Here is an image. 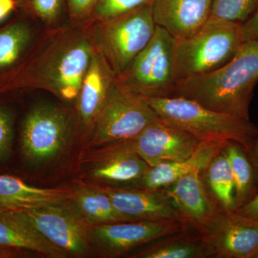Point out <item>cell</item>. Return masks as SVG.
<instances>
[{"instance_id":"6da1fadb","label":"cell","mask_w":258,"mask_h":258,"mask_svg":"<svg viewBox=\"0 0 258 258\" xmlns=\"http://www.w3.org/2000/svg\"><path fill=\"white\" fill-rule=\"evenodd\" d=\"M257 81L258 41L249 40L219 69L177 81L171 97H181L212 111L249 119V104Z\"/></svg>"},{"instance_id":"7a4b0ae2","label":"cell","mask_w":258,"mask_h":258,"mask_svg":"<svg viewBox=\"0 0 258 258\" xmlns=\"http://www.w3.org/2000/svg\"><path fill=\"white\" fill-rule=\"evenodd\" d=\"M142 96L161 119L200 142H235L246 151L258 137L257 127L249 119L212 111L181 97Z\"/></svg>"},{"instance_id":"3957f363","label":"cell","mask_w":258,"mask_h":258,"mask_svg":"<svg viewBox=\"0 0 258 258\" xmlns=\"http://www.w3.org/2000/svg\"><path fill=\"white\" fill-rule=\"evenodd\" d=\"M244 40L241 24L211 18L196 33L176 40L177 81L215 71L232 60Z\"/></svg>"},{"instance_id":"277c9868","label":"cell","mask_w":258,"mask_h":258,"mask_svg":"<svg viewBox=\"0 0 258 258\" xmlns=\"http://www.w3.org/2000/svg\"><path fill=\"white\" fill-rule=\"evenodd\" d=\"M152 4L103 22H96L91 39L117 79L125 74L154 36Z\"/></svg>"},{"instance_id":"5b68a950","label":"cell","mask_w":258,"mask_h":258,"mask_svg":"<svg viewBox=\"0 0 258 258\" xmlns=\"http://www.w3.org/2000/svg\"><path fill=\"white\" fill-rule=\"evenodd\" d=\"M176 39L156 27L152 40L118 81L130 91L147 97H171L176 83Z\"/></svg>"},{"instance_id":"8992f818","label":"cell","mask_w":258,"mask_h":258,"mask_svg":"<svg viewBox=\"0 0 258 258\" xmlns=\"http://www.w3.org/2000/svg\"><path fill=\"white\" fill-rule=\"evenodd\" d=\"M95 50L91 36L69 35L57 40L39 72V86L64 101H77Z\"/></svg>"},{"instance_id":"52a82bcc","label":"cell","mask_w":258,"mask_h":258,"mask_svg":"<svg viewBox=\"0 0 258 258\" xmlns=\"http://www.w3.org/2000/svg\"><path fill=\"white\" fill-rule=\"evenodd\" d=\"M159 118L143 97L118 81L97 117L93 142L102 144L132 140Z\"/></svg>"},{"instance_id":"ba28073f","label":"cell","mask_w":258,"mask_h":258,"mask_svg":"<svg viewBox=\"0 0 258 258\" xmlns=\"http://www.w3.org/2000/svg\"><path fill=\"white\" fill-rule=\"evenodd\" d=\"M184 230L179 220H137L89 225L91 243L98 246L103 255L112 257Z\"/></svg>"},{"instance_id":"9c48e42d","label":"cell","mask_w":258,"mask_h":258,"mask_svg":"<svg viewBox=\"0 0 258 258\" xmlns=\"http://www.w3.org/2000/svg\"><path fill=\"white\" fill-rule=\"evenodd\" d=\"M62 203L18 211L49 242L66 254L86 256L91 249L89 225Z\"/></svg>"},{"instance_id":"30bf717a","label":"cell","mask_w":258,"mask_h":258,"mask_svg":"<svg viewBox=\"0 0 258 258\" xmlns=\"http://www.w3.org/2000/svg\"><path fill=\"white\" fill-rule=\"evenodd\" d=\"M69 132V117L60 108L47 104L35 106L22 127L24 155L37 164L50 160L66 145Z\"/></svg>"},{"instance_id":"8fae6325","label":"cell","mask_w":258,"mask_h":258,"mask_svg":"<svg viewBox=\"0 0 258 258\" xmlns=\"http://www.w3.org/2000/svg\"><path fill=\"white\" fill-rule=\"evenodd\" d=\"M208 257L255 258L258 253V221L237 212H222L203 236Z\"/></svg>"},{"instance_id":"7c38bea8","label":"cell","mask_w":258,"mask_h":258,"mask_svg":"<svg viewBox=\"0 0 258 258\" xmlns=\"http://www.w3.org/2000/svg\"><path fill=\"white\" fill-rule=\"evenodd\" d=\"M200 169L164 188L175 203L179 221L186 230L206 235L221 214L204 184Z\"/></svg>"},{"instance_id":"4fadbf2b","label":"cell","mask_w":258,"mask_h":258,"mask_svg":"<svg viewBox=\"0 0 258 258\" xmlns=\"http://www.w3.org/2000/svg\"><path fill=\"white\" fill-rule=\"evenodd\" d=\"M132 142L134 150L149 166L187 159L202 143L191 134L160 118L146 127Z\"/></svg>"},{"instance_id":"5bb4252c","label":"cell","mask_w":258,"mask_h":258,"mask_svg":"<svg viewBox=\"0 0 258 258\" xmlns=\"http://www.w3.org/2000/svg\"><path fill=\"white\" fill-rule=\"evenodd\" d=\"M117 211L131 221L179 220L174 200L164 189L145 187L102 188Z\"/></svg>"},{"instance_id":"9a60e30c","label":"cell","mask_w":258,"mask_h":258,"mask_svg":"<svg viewBox=\"0 0 258 258\" xmlns=\"http://www.w3.org/2000/svg\"><path fill=\"white\" fill-rule=\"evenodd\" d=\"M156 25L176 40L196 33L211 18L212 0H153Z\"/></svg>"},{"instance_id":"2e32d148","label":"cell","mask_w":258,"mask_h":258,"mask_svg":"<svg viewBox=\"0 0 258 258\" xmlns=\"http://www.w3.org/2000/svg\"><path fill=\"white\" fill-rule=\"evenodd\" d=\"M149 167L134 150L132 140L122 141L107 152L93 176L118 187H141Z\"/></svg>"},{"instance_id":"e0dca14e","label":"cell","mask_w":258,"mask_h":258,"mask_svg":"<svg viewBox=\"0 0 258 258\" xmlns=\"http://www.w3.org/2000/svg\"><path fill=\"white\" fill-rule=\"evenodd\" d=\"M116 82L113 70L96 48L76 101L84 124L96 121Z\"/></svg>"},{"instance_id":"ac0fdd59","label":"cell","mask_w":258,"mask_h":258,"mask_svg":"<svg viewBox=\"0 0 258 258\" xmlns=\"http://www.w3.org/2000/svg\"><path fill=\"white\" fill-rule=\"evenodd\" d=\"M0 247L28 249L45 257L67 254L49 242L18 211H0Z\"/></svg>"},{"instance_id":"d6986e66","label":"cell","mask_w":258,"mask_h":258,"mask_svg":"<svg viewBox=\"0 0 258 258\" xmlns=\"http://www.w3.org/2000/svg\"><path fill=\"white\" fill-rule=\"evenodd\" d=\"M227 142H202L192 155L187 159L149 166L142 179L141 187L164 189L194 171L203 170L225 147Z\"/></svg>"},{"instance_id":"ffe728a7","label":"cell","mask_w":258,"mask_h":258,"mask_svg":"<svg viewBox=\"0 0 258 258\" xmlns=\"http://www.w3.org/2000/svg\"><path fill=\"white\" fill-rule=\"evenodd\" d=\"M71 197L69 189L37 188L18 178L0 175V205L7 210L20 211L57 205Z\"/></svg>"},{"instance_id":"44dd1931","label":"cell","mask_w":258,"mask_h":258,"mask_svg":"<svg viewBox=\"0 0 258 258\" xmlns=\"http://www.w3.org/2000/svg\"><path fill=\"white\" fill-rule=\"evenodd\" d=\"M133 258H209L203 237L184 230L151 242Z\"/></svg>"},{"instance_id":"7402d4cb","label":"cell","mask_w":258,"mask_h":258,"mask_svg":"<svg viewBox=\"0 0 258 258\" xmlns=\"http://www.w3.org/2000/svg\"><path fill=\"white\" fill-rule=\"evenodd\" d=\"M201 176L218 208L222 212L235 211L233 176L225 147L204 168Z\"/></svg>"},{"instance_id":"603a6c76","label":"cell","mask_w":258,"mask_h":258,"mask_svg":"<svg viewBox=\"0 0 258 258\" xmlns=\"http://www.w3.org/2000/svg\"><path fill=\"white\" fill-rule=\"evenodd\" d=\"M71 198V209L88 225L131 221L117 211L103 189L80 190Z\"/></svg>"},{"instance_id":"cb8c5ba5","label":"cell","mask_w":258,"mask_h":258,"mask_svg":"<svg viewBox=\"0 0 258 258\" xmlns=\"http://www.w3.org/2000/svg\"><path fill=\"white\" fill-rule=\"evenodd\" d=\"M225 151L233 176L234 198L237 210L257 192V180L252 163L242 145L235 142H228Z\"/></svg>"},{"instance_id":"d4e9b609","label":"cell","mask_w":258,"mask_h":258,"mask_svg":"<svg viewBox=\"0 0 258 258\" xmlns=\"http://www.w3.org/2000/svg\"><path fill=\"white\" fill-rule=\"evenodd\" d=\"M28 22L19 20L0 30V74L11 69L26 53L33 39Z\"/></svg>"},{"instance_id":"484cf974","label":"cell","mask_w":258,"mask_h":258,"mask_svg":"<svg viewBox=\"0 0 258 258\" xmlns=\"http://www.w3.org/2000/svg\"><path fill=\"white\" fill-rule=\"evenodd\" d=\"M258 8V0H212L211 18L243 25Z\"/></svg>"},{"instance_id":"4316f807","label":"cell","mask_w":258,"mask_h":258,"mask_svg":"<svg viewBox=\"0 0 258 258\" xmlns=\"http://www.w3.org/2000/svg\"><path fill=\"white\" fill-rule=\"evenodd\" d=\"M17 8L36 17L47 25L58 23L68 13L66 0H17Z\"/></svg>"},{"instance_id":"83f0119b","label":"cell","mask_w":258,"mask_h":258,"mask_svg":"<svg viewBox=\"0 0 258 258\" xmlns=\"http://www.w3.org/2000/svg\"><path fill=\"white\" fill-rule=\"evenodd\" d=\"M153 0H98L91 17L96 22H103L128 14L152 4Z\"/></svg>"},{"instance_id":"f1b7e54d","label":"cell","mask_w":258,"mask_h":258,"mask_svg":"<svg viewBox=\"0 0 258 258\" xmlns=\"http://www.w3.org/2000/svg\"><path fill=\"white\" fill-rule=\"evenodd\" d=\"M13 139V115L4 107H0V159L10 154Z\"/></svg>"},{"instance_id":"f546056e","label":"cell","mask_w":258,"mask_h":258,"mask_svg":"<svg viewBox=\"0 0 258 258\" xmlns=\"http://www.w3.org/2000/svg\"><path fill=\"white\" fill-rule=\"evenodd\" d=\"M68 13L74 20H81L91 17L98 0H66Z\"/></svg>"},{"instance_id":"4dcf8cb0","label":"cell","mask_w":258,"mask_h":258,"mask_svg":"<svg viewBox=\"0 0 258 258\" xmlns=\"http://www.w3.org/2000/svg\"><path fill=\"white\" fill-rule=\"evenodd\" d=\"M244 40L258 41V8L250 18L242 25Z\"/></svg>"},{"instance_id":"1f68e13d","label":"cell","mask_w":258,"mask_h":258,"mask_svg":"<svg viewBox=\"0 0 258 258\" xmlns=\"http://www.w3.org/2000/svg\"><path fill=\"white\" fill-rule=\"evenodd\" d=\"M237 213L258 221V191L249 202L235 210Z\"/></svg>"},{"instance_id":"d6a6232c","label":"cell","mask_w":258,"mask_h":258,"mask_svg":"<svg viewBox=\"0 0 258 258\" xmlns=\"http://www.w3.org/2000/svg\"><path fill=\"white\" fill-rule=\"evenodd\" d=\"M246 153L253 166L258 186V137L254 139L248 149L246 150Z\"/></svg>"},{"instance_id":"836d02e7","label":"cell","mask_w":258,"mask_h":258,"mask_svg":"<svg viewBox=\"0 0 258 258\" xmlns=\"http://www.w3.org/2000/svg\"><path fill=\"white\" fill-rule=\"evenodd\" d=\"M17 8V0H0V22L3 21Z\"/></svg>"},{"instance_id":"e575fe53","label":"cell","mask_w":258,"mask_h":258,"mask_svg":"<svg viewBox=\"0 0 258 258\" xmlns=\"http://www.w3.org/2000/svg\"><path fill=\"white\" fill-rule=\"evenodd\" d=\"M8 247H0V258H6L13 255V251L10 250Z\"/></svg>"},{"instance_id":"d590c367","label":"cell","mask_w":258,"mask_h":258,"mask_svg":"<svg viewBox=\"0 0 258 258\" xmlns=\"http://www.w3.org/2000/svg\"><path fill=\"white\" fill-rule=\"evenodd\" d=\"M3 210H5V209L4 208H3V206H1V205H0V211H3Z\"/></svg>"},{"instance_id":"8d00e7d4","label":"cell","mask_w":258,"mask_h":258,"mask_svg":"<svg viewBox=\"0 0 258 258\" xmlns=\"http://www.w3.org/2000/svg\"><path fill=\"white\" fill-rule=\"evenodd\" d=\"M255 258H258V253L257 254V255H256Z\"/></svg>"}]
</instances>
